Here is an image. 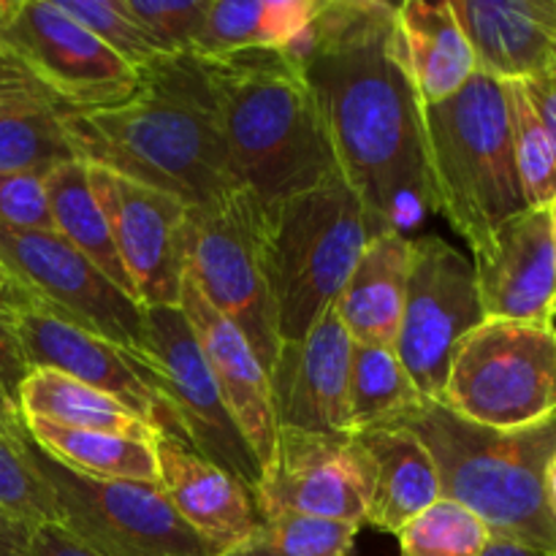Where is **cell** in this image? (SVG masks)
<instances>
[{
    "label": "cell",
    "instance_id": "6da1fadb",
    "mask_svg": "<svg viewBox=\"0 0 556 556\" xmlns=\"http://www.w3.org/2000/svg\"><path fill=\"white\" fill-rule=\"evenodd\" d=\"M396 5L320 0L288 52L320 112L340 177L380 231L405 233L434 212L424 106L407 71Z\"/></svg>",
    "mask_w": 556,
    "mask_h": 556
},
{
    "label": "cell",
    "instance_id": "7a4b0ae2",
    "mask_svg": "<svg viewBox=\"0 0 556 556\" xmlns=\"http://www.w3.org/2000/svg\"><path fill=\"white\" fill-rule=\"evenodd\" d=\"M60 123L76 161L136 179L190 210L239 190L215 96L193 54L155 60L139 71L130 98L92 112H65Z\"/></svg>",
    "mask_w": 556,
    "mask_h": 556
},
{
    "label": "cell",
    "instance_id": "3957f363",
    "mask_svg": "<svg viewBox=\"0 0 556 556\" xmlns=\"http://www.w3.org/2000/svg\"><path fill=\"white\" fill-rule=\"evenodd\" d=\"M239 188L264 210L340 177L302 68L282 49L199 58Z\"/></svg>",
    "mask_w": 556,
    "mask_h": 556
},
{
    "label": "cell",
    "instance_id": "277c9868",
    "mask_svg": "<svg viewBox=\"0 0 556 556\" xmlns=\"http://www.w3.org/2000/svg\"><path fill=\"white\" fill-rule=\"evenodd\" d=\"M405 427L432 454L440 497L478 516L492 538L556 554V519L546 503L556 416L525 429H489L440 402H424Z\"/></svg>",
    "mask_w": 556,
    "mask_h": 556
},
{
    "label": "cell",
    "instance_id": "5b68a950",
    "mask_svg": "<svg viewBox=\"0 0 556 556\" xmlns=\"http://www.w3.org/2000/svg\"><path fill=\"white\" fill-rule=\"evenodd\" d=\"M424 139L434 212L476 255L503 223L527 210L503 81L476 74L448 101L424 106Z\"/></svg>",
    "mask_w": 556,
    "mask_h": 556
},
{
    "label": "cell",
    "instance_id": "8992f818",
    "mask_svg": "<svg viewBox=\"0 0 556 556\" xmlns=\"http://www.w3.org/2000/svg\"><path fill=\"white\" fill-rule=\"evenodd\" d=\"M380 231L342 177L266 210L269 286L282 342H299L337 304Z\"/></svg>",
    "mask_w": 556,
    "mask_h": 556
},
{
    "label": "cell",
    "instance_id": "52a82bcc",
    "mask_svg": "<svg viewBox=\"0 0 556 556\" xmlns=\"http://www.w3.org/2000/svg\"><path fill=\"white\" fill-rule=\"evenodd\" d=\"M185 275L242 331L269 375L280 353V331L269 286L266 210L248 188L190 210Z\"/></svg>",
    "mask_w": 556,
    "mask_h": 556
},
{
    "label": "cell",
    "instance_id": "ba28073f",
    "mask_svg": "<svg viewBox=\"0 0 556 556\" xmlns=\"http://www.w3.org/2000/svg\"><path fill=\"white\" fill-rule=\"evenodd\" d=\"M440 405L489 429H525L556 416L554 326L483 320L456 351Z\"/></svg>",
    "mask_w": 556,
    "mask_h": 556
},
{
    "label": "cell",
    "instance_id": "9c48e42d",
    "mask_svg": "<svg viewBox=\"0 0 556 556\" xmlns=\"http://www.w3.org/2000/svg\"><path fill=\"white\" fill-rule=\"evenodd\" d=\"M38 472L58 500L60 521L76 541L101 556H217L172 508L161 483L103 481L54 462L30 443Z\"/></svg>",
    "mask_w": 556,
    "mask_h": 556
},
{
    "label": "cell",
    "instance_id": "30bf717a",
    "mask_svg": "<svg viewBox=\"0 0 556 556\" xmlns=\"http://www.w3.org/2000/svg\"><path fill=\"white\" fill-rule=\"evenodd\" d=\"M0 271L14 288L16 309H43L125 351H144V307L58 231L0 226Z\"/></svg>",
    "mask_w": 556,
    "mask_h": 556
},
{
    "label": "cell",
    "instance_id": "8fae6325",
    "mask_svg": "<svg viewBox=\"0 0 556 556\" xmlns=\"http://www.w3.org/2000/svg\"><path fill=\"white\" fill-rule=\"evenodd\" d=\"M144 326L141 356L155 375L157 394L168 413V429L163 434L188 443L255 492L261 465L223 402L182 307H144Z\"/></svg>",
    "mask_w": 556,
    "mask_h": 556
},
{
    "label": "cell",
    "instance_id": "7c38bea8",
    "mask_svg": "<svg viewBox=\"0 0 556 556\" xmlns=\"http://www.w3.org/2000/svg\"><path fill=\"white\" fill-rule=\"evenodd\" d=\"M0 52L65 112L114 106L139 87V71L71 20L54 0H11L0 22Z\"/></svg>",
    "mask_w": 556,
    "mask_h": 556
},
{
    "label": "cell",
    "instance_id": "4fadbf2b",
    "mask_svg": "<svg viewBox=\"0 0 556 556\" xmlns=\"http://www.w3.org/2000/svg\"><path fill=\"white\" fill-rule=\"evenodd\" d=\"M483 320L472 261L434 233L413 239L394 351L424 402L443 400L456 351Z\"/></svg>",
    "mask_w": 556,
    "mask_h": 556
},
{
    "label": "cell",
    "instance_id": "5bb4252c",
    "mask_svg": "<svg viewBox=\"0 0 556 556\" xmlns=\"http://www.w3.org/2000/svg\"><path fill=\"white\" fill-rule=\"evenodd\" d=\"M372 489V456L358 438L277 429L275 454L253 497L261 519L299 514L362 527Z\"/></svg>",
    "mask_w": 556,
    "mask_h": 556
},
{
    "label": "cell",
    "instance_id": "9a60e30c",
    "mask_svg": "<svg viewBox=\"0 0 556 556\" xmlns=\"http://www.w3.org/2000/svg\"><path fill=\"white\" fill-rule=\"evenodd\" d=\"M87 177L141 307H177L190 206L101 166H87Z\"/></svg>",
    "mask_w": 556,
    "mask_h": 556
},
{
    "label": "cell",
    "instance_id": "2e32d148",
    "mask_svg": "<svg viewBox=\"0 0 556 556\" xmlns=\"http://www.w3.org/2000/svg\"><path fill=\"white\" fill-rule=\"evenodd\" d=\"M16 334L27 369H54L90 389L109 394L150 421L157 432L168 429V413L157 394L155 375L141 353L125 351L92 331L36 307L16 309Z\"/></svg>",
    "mask_w": 556,
    "mask_h": 556
},
{
    "label": "cell",
    "instance_id": "e0dca14e",
    "mask_svg": "<svg viewBox=\"0 0 556 556\" xmlns=\"http://www.w3.org/2000/svg\"><path fill=\"white\" fill-rule=\"evenodd\" d=\"M353 340L331 304L299 342H282L269 369L277 429L351 434L348 380Z\"/></svg>",
    "mask_w": 556,
    "mask_h": 556
},
{
    "label": "cell",
    "instance_id": "ac0fdd59",
    "mask_svg": "<svg viewBox=\"0 0 556 556\" xmlns=\"http://www.w3.org/2000/svg\"><path fill=\"white\" fill-rule=\"evenodd\" d=\"M472 269L486 320L554 326L556 255L548 206L503 223L472 255Z\"/></svg>",
    "mask_w": 556,
    "mask_h": 556
},
{
    "label": "cell",
    "instance_id": "d6986e66",
    "mask_svg": "<svg viewBox=\"0 0 556 556\" xmlns=\"http://www.w3.org/2000/svg\"><path fill=\"white\" fill-rule=\"evenodd\" d=\"M179 307H182L190 329L199 337V345L210 364L212 378L220 389L223 402L237 421L239 432L248 440L250 451L261 465V476H264L277 443V418L264 364L258 362L242 331L201 296L188 275L182 280Z\"/></svg>",
    "mask_w": 556,
    "mask_h": 556
},
{
    "label": "cell",
    "instance_id": "ffe728a7",
    "mask_svg": "<svg viewBox=\"0 0 556 556\" xmlns=\"http://www.w3.org/2000/svg\"><path fill=\"white\" fill-rule=\"evenodd\" d=\"M155 454L163 494L182 521L212 546L220 552L233 546L261 521L253 492L188 443L161 432Z\"/></svg>",
    "mask_w": 556,
    "mask_h": 556
},
{
    "label": "cell",
    "instance_id": "44dd1931",
    "mask_svg": "<svg viewBox=\"0 0 556 556\" xmlns=\"http://www.w3.org/2000/svg\"><path fill=\"white\" fill-rule=\"evenodd\" d=\"M478 74L525 81L554 60L556 0H448Z\"/></svg>",
    "mask_w": 556,
    "mask_h": 556
},
{
    "label": "cell",
    "instance_id": "7402d4cb",
    "mask_svg": "<svg viewBox=\"0 0 556 556\" xmlns=\"http://www.w3.org/2000/svg\"><path fill=\"white\" fill-rule=\"evenodd\" d=\"M410 242V237L389 228L369 239L353 266L337 299V313L356 345L394 348L407 296Z\"/></svg>",
    "mask_w": 556,
    "mask_h": 556
},
{
    "label": "cell",
    "instance_id": "603a6c76",
    "mask_svg": "<svg viewBox=\"0 0 556 556\" xmlns=\"http://www.w3.org/2000/svg\"><path fill=\"white\" fill-rule=\"evenodd\" d=\"M407 71L421 106H438L478 74L476 54L448 0H405L396 5Z\"/></svg>",
    "mask_w": 556,
    "mask_h": 556
},
{
    "label": "cell",
    "instance_id": "cb8c5ba5",
    "mask_svg": "<svg viewBox=\"0 0 556 556\" xmlns=\"http://www.w3.org/2000/svg\"><path fill=\"white\" fill-rule=\"evenodd\" d=\"M375 465V489L367 525L400 535L418 514L440 500V478L432 454L413 429L394 427L358 434Z\"/></svg>",
    "mask_w": 556,
    "mask_h": 556
},
{
    "label": "cell",
    "instance_id": "d4e9b609",
    "mask_svg": "<svg viewBox=\"0 0 556 556\" xmlns=\"http://www.w3.org/2000/svg\"><path fill=\"white\" fill-rule=\"evenodd\" d=\"M320 0H210L193 58L288 49L318 11Z\"/></svg>",
    "mask_w": 556,
    "mask_h": 556
},
{
    "label": "cell",
    "instance_id": "484cf974",
    "mask_svg": "<svg viewBox=\"0 0 556 556\" xmlns=\"http://www.w3.org/2000/svg\"><path fill=\"white\" fill-rule=\"evenodd\" d=\"M16 405L22 418H38L58 427L128 434L141 440H157L161 434L150 421L139 418L109 394H101L54 369H30L16 391Z\"/></svg>",
    "mask_w": 556,
    "mask_h": 556
},
{
    "label": "cell",
    "instance_id": "4316f807",
    "mask_svg": "<svg viewBox=\"0 0 556 556\" xmlns=\"http://www.w3.org/2000/svg\"><path fill=\"white\" fill-rule=\"evenodd\" d=\"M25 429L36 448L81 476L103 478V481L157 483V440L68 429L38 418H25Z\"/></svg>",
    "mask_w": 556,
    "mask_h": 556
},
{
    "label": "cell",
    "instance_id": "83f0119b",
    "mask_svg": "<svg viewBox=\"0 0 556 556\" xmlns=\"http://www.w3.org/2000/svg\"><path fill=\"white\" fill-rule=\"evenodd\" d=\"M424 400L402 367L394 348L356 345L348 380V429L351 438L405 427Z\"/></svg>",
    "mask_w": 556,
    "mask_h": 556
},
{
    "label": "cell",
    "instance_id": "f1b7e54d",
    "mask_svg": "<svg viewBox=\"0 0 556 556\" xmlns=\"http://www.w3.org/2000/svg\"><path fill=\"white\" fill-rule=\"evenodd\" d=\"M43 182H47V199L49 212H52L54 231H58L71 248L79 250L92 266H98L119 291H125L130 299H136L128 271H125L117 248H114L106 217H103L101 206H98L96 195H92L85 163H63V166H58L54 172H49ZM136 302H139V299H136Z\"/></svg>",
    "mask_w": 556,
    "mask_h": 556
},
{
    "label": "cell",
    "instance_id": "f546056e",
    "mask_svg": "<svg viewBox=\"0 0 556 556\" xmlns=\"http://www.w3.org/2000/svg\"><path fill=\"white\" fill-rule=\"evenodd\" d=\"M63 114L65 109L49 98H33L0 119V174L47 177L63 163L76 161L60 123Z\"/></svg>",
    "mask_w": 556,
    "mask_h": 556
},
{
    "label": "cell",
    "instance_id": "4dcf8cb0",
    "mask_svg": "<svg viewBox=\"0 0 556 556\" xmlns=\"http://www.w3.org/2000/svg\"><path fill=\"white\" fill-rule=\"evenodd\" d=\"M362 527L282 514L261 519L242 541L217 556H351Z\"/></svg>",
    "mask_w": 556,
    "mask_h": 556
},
{
    "label": "cell",
    "instance_id": "1f68e13d",
    "mask_svg": "<svg viewBox=\"0 0 556 556\" xmlns=\"http://www.w3.org/2000/svg\"><path fill=\"white\" fill-rule=\"evenodd\" d=\"M508 96L510 144L527 210H546L556 195V147L532 109L521 81H503Z\"/></svg>",
    "mask_w": 556,
    "mask_h": 556
},
{
    "label": "cell",
    "instance_id": "d6a6232c",
    "mask_svg": "<svg viewBox=\"0 0 556 556\" xmlns=\"http://www.w3.org/2000/svg\"><path fill=\"white\" fill-rule=\"evenodd\" d=\"M396 538L400 556H483L492 541L478 516L443 497L418 514Z\"/></svg>",
    "mask_w": 556,
    "mask_h": 556
},
{
    "label": "cell",
    "instance_id": "836d02e7",
    "mask_svg": "<svg viewBox=\"0 0 556 556\" xmlns=\"http://www.w3.org/2000/svg\"><path fill=\"white\" fill-rule=\"evenodd\" d=\"M71 20L106 43L119 60L136 71H144L155 60L166 58L155 38L125 9V0H54Z\"/></svg>",
    "mask_w": 556,
    "mask_h": 556
},
{
    "label": "cell",
    "instance_id": "e575fe53",
    "mask_svg": "<svg viewBox=\"0 0 556 556\" xmlns=\"http://www.w3.org/2000/svg\"><path fill=\"white\" fill-rule=\"evenodd\" d=\"M0 505L33 527L60 521L58 500L38 472L30 440H16L5 432H0Z\"/></svg>",
    "mask_w": 556,
    "mask_h": 556
},
{
    "label": "cell",
    "instance_id": "d590c367",
    "mask_svg": "<svg viewBox=\"0 0 556 556\" xmlns=\"http://www.w3.org/2000/svg\"><path fill=\"white\" fill-rule=\"evenodd\" d=\"M166 54H193L210 0H125Z\"/></svg>",
    "mask_w": 556,
    "mask_h": 556
},
{
    "label": "cell",
    "instance_id": "8d00e7d4",
    "mask_svg": "<svg viewBox=\"0 0 556 556\" xmlns=\"http://www.w3.org/2000/svg\"><path fill=\"white\" fill-rule=\"evenodd\" d=\"M43 179L38 174H0V226L54 231Z\"/></svg>",
    "mask_w": 556,
    "mask_h": 556
},
{
    "label": "cell",
    "instance_id": "74e56055",
    "mask_svg": "<svg viewBox=\"0 0 556 556\" xmlns=\"http://www.w3.org/2000/svg\"><path fill=\"white\" fill-rule=\"evenodd\" d=\"M27 362L22 353L20 334H16V296L11 282L0 271V383L14 396L20 391L22 380L27 378Z\"/></svg>",
    "mask_w": 556,
    "mask_h": 556
},
{
    "label": "cell",
    "instance_id": "f35d334b",
    "mask_svg": "<svg viewBox=\"0 0 556 556\" xmlns=\"http://www.w3.org/2000/svg\"><path fill=\"white\" fill-rule=\"evenodd\" d=\"M521 87H525L532 109L538 112L541 123L546 125L548 136H552V141L556 147V58L541 71V74H535V76H530V79L521 81Z\"/></svg>",
    "mask_w": 556,
    "mask_h": 556
},
{
    "label": "cell",
    "instance_id": "ab89813d",
    "mask_svg": "<svg viewBox=\"0 0 556 556\" xmlns=\"http://www.w3.org/2000/svg\"><path fill=\"white\" fill-rule=\"evenodd\" d=\"M27 556H101L85 543L76 541L68 530L60 525H41L33 530Z\"/></svg>",
    "mask_w": 556,
    "mask_h": 556
},
{
    "label": "cell",
    "instance_id": "60d3db41",
    "mask_svg": "<svg viewBox=\"0 0 556 556\" xmlns=\"http://www.w3.org/2000/svg\"><path fill=\"white\" fill-rule=\"evenodd\" d=\"M36 527L16 519L0 505V556H27V546Z\"/></svg>",
    "mask_w": 556,
    "mask_h": 556
},
{
    "label": "cell",
    "instance_id": "b9f144b4",
    "mask_svg": "<svg viewBox=\"0 0 556 556\" xmlns=\"http://www.w3.org/2000/svg\"><path fill=\"white\" fill-rule=\"evenodd\" d=\"M0 432L11 434V438L16 440H30L27 438L25 418H22L20 405H16L14 396L3 389V383H0Z\"/></svg>",
    "mask_w": 556,
    "mask_h": 556
},
{
    "label": "cell",
    "instance_id": "7bdbcfd3",
    "mask_svg": "<svg viewBox=\"0 0 556 556\" xmlns=\"http://www.w3.org/2000/svg\"><path fill=\"white\" fill-rule=\"evenodd\" d=\"M483 556H552V554H541V552H532V548L519 546V543H510V541H500V538H492L486 546Z\"/></svg>",
    "mask_w": 556,
    "mask_h": 556
},
{
    "label": "cell",
    "instance_id": "ee69618b",
    "mask_svg": "<svg viewBox=\"0 0 556 556\" xmlns=\"http://www.w3.org/2000/svg\"><path fill=\"white\" fill-rule=\"evenodd\" d=\"M546 503H548V510H552V516L556 519V454L552 456V462H548L546 467Z\"/></svg>",
    "mask_w": 556,
    "mask_h": 556
},
{
    "label": "cell",
    "instance_id": "f6af8a7d",
    "mask_svg": "<svg viewBox=\"0 0 556 556\" xmlns=\"http://www.w3.org/2000/svg\"><path fill=\"white\" fill-rule=\"evenodd\" d=\"M548 215H552V237H554V255H556V195L552 204H548Z\"/></svg>",
    "mask_w": 556,
    "mask_h": 556
},
{
    "label": "cell",
    "instance_id": "bcb514c9",
    "mask_svg": "<svg viewBox=\"0 0 556 556\" xmlns=\"http://www.w3.org/2000/svg\"><path fill=\"white\" fill-rule=\"evenodd\" d=\"M9 9H11V0H0V22L5 20V14H9Z\"/></svg>",
    "mask_w": 556,
    "mask_h": 556
},
{
    "label": "cell",
    "instance_id": "7dc6e473",
    "mask_svg": "<svg viewBox=\"0 0 556 556\" xmlns=\"http://www.w3.org/2000/svg\"><path fill=\"white\" fill-rule=\"evenodd\" d=\"M554 318H556V299H554Z\"/></svg>",
    "mask_w": 556,
    "mask_h": 556
},
{
    "label": "cell",
    "instance_id": "c3c4849f",
    "mask_svg": "<svg viewBox=\"0 0 556 556\" xmlns=\"http://www.w3.org/2000/svg\"><path fill=\"white\" fill-rule=\"evenodd\" d=\"M554 58H556V47H554Z\"/></svg>",
    "mask_w": 556,
    "mask_h": 556
},
{
    "label": "cell",
    "instance_id": "681fc988",
    "mask_svg": "<svg viewBox=\"0 0 556 556\" xmlns=\"http://www.w3.org/2000/svg\"><path fill=\"white\" fill-rule=\"evenodd\" d=\"M552 556H556V554H552Z\"/></svg>",
    "mask_w": 556,
    "mask_h": 556
}]
</instances>
